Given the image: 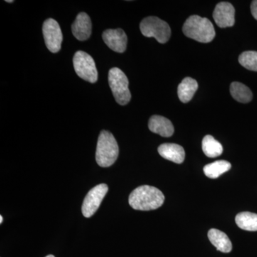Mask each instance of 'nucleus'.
Here are the masks:
<instances>
[{
    "instance_id": "obj_1",
    "label": "nucleus",
    "mask_w": 257,
    "mask_h": 257,
    "mask_svg": "<svg viewBox=\"0 0 257 257\" xmlns=\"http://www.w3.org/2000/svg\"><path fill=\"white\" fill-rule=\"evenodd\" d=\"M165 199V195L160 189L152 186L143 185L130 194L128 204L135 210H155L162 206Z\"/></svg>"
},
{
    "instance_id": "obj_2",
    "label": "nucleus",
    "mask_w": 257,
    "mask_h": 257,
    "mask_svg": "<svg viewBox=\"0 0 257 257\" xmlns=\"http://www.w3.org/2000/svg\"><path fill=\"white\" fill-rule=\"evenodd\" d=\"M182 30L186 36L202 43H209L216 35L212 23L207 18L198 15L189 17L184 24Z\"/></svg>"
},
{
    "instance_id": "obj_3",
    "label": "nucleus",
    "mask_w": 257,
    "mask_h": 257,
    "mask_svg": "<svg viewBox=\"0 0 257 257\" xmlns=\"http://www.w3.org/2000/svg\"><path fill=\"white\" fill-rule=\"evenodd\" d=\"M119 147L112 134L103 130L98 138L96 161L101 167H109L117 160Z\"/></svg>"
},
{
    "instance_id": "obj_4",
    "label": "nucleus",
    "mask_w": 257,
    "mask_h": 257,
    "mask_svg": "<svg viewBox=\"0 0 257 257\" xmlns=\"http://www.w3.org/2000/svg\"><path fill=\"white\" fill-rule=\"evenodd\" d=\"M109 84L115 100L120 105H126L131 100V93L128 89V80L126 74L117 67L109 72Z\"/></svg>"
},
{
    "instance_id": "obj_5",
    "label": "nucleus",
    "mask_w": 257,
    "mask_h": 257,
    "mask_svg": "<svg viewBox=\"0 0 257 257\" xmlns=\"http://www.w3.org/2000/svg\"><path fill=\"white\" fill-rule=\"evenodd\" d=\"M140 30L144 36L154 37L161 44L168 42L171 37V29L168 24L157 17L144 19L140 23Z\"/></svg>"
},
{
    "instance_id": "obj_6",
    "label": "nucleus",
    "mask_w": 257,
    "mask_h": 257,
    "mask_svg": "<svg viewBox=\"0 0 257 257\" xmlns=\"http://www.w3.org/2000/svg\"><path fill=\"white\" fill-rule=\"evenodd\" d=\"M73 64L74 70L80 78L90 83L97 81V69L90 55L83 51H78L74 56Z\"/></svg>"
},
{
    "instance_id": "obj_7",
    "label": "nucleus",
    "mask_w": 257,
    "mask_h": 257,
    "mask_svg": "<svg viewBox=\"0 0 257 257\" xmlns=\"http://www.w3.org/2000/svg\"><path fill=\"white\" fill-rule=\"evenodd\" d=\"M42 32L47 49L52 53L58 52L63 40L59 23L53 19H47L42 26Z\"/></svg>"
},
{
    "instance_id": "obj_8",
    "label": "nucleus",
    "mask_w": 257,
    "mask_h": 257,
    "mask_svg": "<svg viewBox=\"0 0 257 257\" xmlns=\"http://www.w3.org/2000/svg\"><path fill=\"white\" fill-rule=\"evenodd\" d=\"M108 192V186L105 184L96 185L87 193L83 202L82 211L85 217H91L99 209L103 199Z\"/></svg>"
},
{
    "instance_id": "obj_9",
    "label": "nucleus",
    "mask_w": 257,
    "mask_h": 257,
    "mask_svg": "<svg viewBox=\"0 0 257 257\" xmlns=\"http://www.w3.org/2000/svg\"><path fill=\"white\" fill-rule=\"evenodd\" d=\"M235 10L229 3H219L213 13V18L216 25L221 28H230L235 23Z\"/></svg>"
},
{
    "instance_id": "obj_10",
    "label": "nucleus",
    "mask_w": 257,
    "mask_h": 257,
    "mask_svg": "<svg viewBox=\"0 0 257 257\" xmlns=\"http://www.w3.org/2000/svg\"><path fill=\"white\" fill-rule=\"evenodd\" d=\"M102 38L111 50L118 53H123L126 50L127 36L121 29L106 30L103 32Z\"/></svg>"
},
{
    "instance_id": "obj_11",
    "label": "nucleus",
    "mask_w": 257,
    "mask_h": 257,
    "mask_svg": "<svg viewBox=\"0 0 257 257\" xmlns=\"http://www.w3.org/2000/svg\"><path fill=\"white\" fill-rule=\"evenodd\" d=\"M72 31L79 41L88 40L92 34V21L89 15L85 13H79L72 25Z\"/></svg>"
},
{
    "instance_id": "obj_12",
    "label": "nucleus",
    "mask_w": 257,
    "mask_h": 257,
    "mask_svg": "<svg viewBox=\"0 0 257 257\" xmlns=\"http://www.w3.org/2000/svg\"><path fill=\"white\" fill-rule=\"evenodd\" d=\"M149 128L152 133L164 138H170L175 132V128L170 120L159 115H154L150 118Z\"/></svg>"
},
{
    "instance_id": "obj_13",
    "label": "nucleus",
    "mask_w": 257,
    "mask_h": 257,
    "mask_svg": "<svg viewBox=\"0 0 257 257\" xmlns=\"http://www.w3.org/2000/svg\"><path fill=\"white\" fill-rule=\"evenodd\" d=\"M158 152L165 160L177 164H182L185 159V152L183 147L177 144L165 143L161 145Z\"/></svg>"
},
{
    "instance_id": "obj_14",
    "label": "nucleus",
    "mask_w": 257,
    "mask_h": 257,
    "mask_svg": "<svg viewBox=\"0 0 257 257\" xmlns=\"http://www.w3.org/2000/svg\"><path fill=\"white\" fill-rule=\"evenodd\" d=\"M209 241L214 245L218 251L229 253L232 249V243L227 235L220 230L211 229L208 232Z\"/></svg>"
},
{
    "instance_id": "obj_15",
    "label": "nucleus",
    "mask_w": 257,
    "mask_h": 257,
    "mask_svg": "<svg viewBox=\"0 0 257 257\" xmlns=\"http://www.w3.org/2000/svg\"><path fill=\"white\" fill-rule=\"evenodd\" d=\"M198 87L199 85L195 79L191 77L184 78L178 87V96L181 101L183 103L189 102L197 92Z\"/></svg>"
},
{
    "instance_id": "obj_16",
    "label": "nucleus",
    "mask_w": 257,
    "mask_h": 257,
    "mask_svg": "<svg viewBox=\"0 0 257 257\" xmlns=\"http://www.w3.org/2000/svg\"><path fill=\"white\" fill-rule=\"evenodd\" d=\"M236 224L240 229L248 231H257V214L244 211L238 214L235 218Z\"/></svg>"
},
{
    "instance_id": "obj_17",
    "label": "nucleus",
    "mask_w": 257,
    "mask_h": 257,
    "mask_svg": "<svg viewBox=\"0 0 257 257\" xmlns=\"http://www.w3.org/2000/svg\"><path fill=\"white\" fill-rule=\"evenodd\" d=\"M230 92L235 100L241 103H248L252 99V92L249 88L241 83L232 82L230 86Z\"/></svg>"
},
{
    "instance_id": "obj_18",
    "label": "nucleus",
    "mask_w": 257,
    "mask_h": 257,
    "mask_svg": "<svg viewBox=\"0 0 257 257\" xmlns=\"http://www.w3.org/2000/svg\"><path fill=\"white\" fill-rule=\"evenodd\" d=\"M231 167V164L227 161H216V162L206 165L204 167V172L209 178L216 179L225 172H228Z\"/></svg>"
},
{
    "instance_id": "obj_19",
    "label": "nucleus",
    "mask_w": 257,
    "mask_h": 257,
    "mask_svg": "<svg viewBox=\"0 0 257 257\" xmlns=\"http://www.w3.org/2000/svg\"><path fill=\"white\" fill-rule=\"evenodd\" d=\"M202 150L206 156L215 158L222 154L223 147L212 136L207 135L202 140Z\"/></svg>"
},
{
    "instance_id": "obj_20",
    "label": "nucleus",
    "mask_w": 257,
    "mask_h": 257,
    "mask_svg": "<svg viewBox=\"0 0 257 257\" xmlns=\"http://www.w3.org/2000/svg\"><path fill=\"white\" fill-rule=\"evenodd\" d=\"M239 62L241 66L248 70L257 72V52L246 51L240 55Z\"/></svg>"
},
{
    "instance_id": "obj_21",
    "label": "nucleus",
    "mask_w": 257,
    "mask_h": 257,
    "mask_svg": "<svg viewBox=\"0 0 257 257\" xmlns=\"http://www.w3.org/2000/svg\"><path fill=\"white\" fill-rule=\"evenodd\" d=\"M251 12L253 18L257 20V0H254L251 3Z\"/></svg>"
},
{
    "instance_id": "obj_22",
    "label": "nucleus",
    "mask_w": 257,
    "mask_h": 257,
    "mask_svg": "<svg viewBox=\"0 0 257 257\" xmlns=\"http://www.w3.org/2000/svg\"><path fill=\"white\" fill-rule=\"evenodd\" d=\"M3 222V216H0V224Z\"/></svg>"
},
{
    "instance_id": "obj_23",
    "label": "nucleus",
    "mask_w": 257,
    "mask_h": 257,
    "mask_svg": "<svg viewBox=\"0 0 257 257\" xmlns=\"http://www.w3.org/2000/svg\"><path fill=\"white\" fill-rule=\"evenodd\" d=\"M5 2H6V3H14V0H11V1H10H10H9V0H6V1H5Z\"/></svg>"
},
{
    "instance_id": "obj_24",
    "label": "nucleus",
    "mask_w": 257,
    "mask_h": 257,
    "mask_svg": "<svg viewBox=\"0 0 257 257\" xmlns=\"http://www.w3.org/2000/svg\"><path fill=\"white\" fill-rule=\"evenodd\" d=\"M46 257H55V256H54V255L50 254V255H47V256Z\"/></svg>"
}]
</instances>
